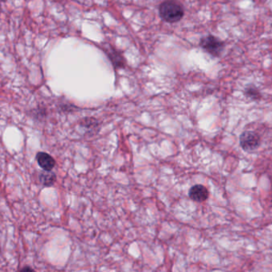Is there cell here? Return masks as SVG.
<instances>
[{
	"label": "cell",
	"instance_id": "obj_2",
	"mask_svg": "<svg viewBox=\"0 0 272 272\" xmlns=\"http://www.w3.org/2000/svg\"><path fill=\"white\" fill-rule=\"evenodd\" d=\"M239 144L244 151H255L260 146V138L255 132L245 131L239 137Z\"/></svg>",
	"mask_w": 272,
	"mask_h": 272
},
{
	"label": "cell",
	"instance_id": "obj_4",
	"mask_svg": "<svg viewBox=\"0 0 272 272\" xmlns=\"http://www.w3.org/2000/svg\"><path fill=\"white\" fill-rule=\"evenodd\" d=\"M191 200L196 202H204L208 198L209 193L206 187L202 185H196L191 188L189 192Z\"/></svg>",
	"mask_w": 272,
	"mask_h": 272
},
{
	"label": "cell",
	"instance_id": "obj_8",
	"mask_svg": "<svg viewBox=\"0 0 272 272\" xmlns=\"http://www.w3.org/2000/svg\"><path fill=\"white\" fill-rule=\"evenodd\" d=\"M22 270H32V269L29 268V267H25V268L22 269Z\"/></svg>",
	"mask_w": 272,
	"mask_h": 272
},
{
	"label": "cell",
	"instance_id": "obj_6",
	"mask_svg": "<svg viewBox=\"0 0 272 272\" xmlns=\"http://www.w3.org/2000/svg\"><path fill=\"white\" fill-rule=\"evenodd\" d=\"M40 182L45 186H51L56 181V175L55 173H51V171L42 172L39 175Z\"/></svg>",
	"mask_w": 272,
	"mask_h": 272
},
{
	"label": "cell",
	"instance_id": "obj_5",
	"mask_svg": "<svg viewBox=\"0 0 272 272\" xmlns=\"http://www.w3.org/2000/svg\"><path fill=\"white\" fill-rule=\"evenodd\" d=\"M38 164L45 171H51L55 166V161L50 154L40 152L36 156Z\"/></svg>",
	"mask_w": 272,
	"mask_h": 272
},
{
	"label": "cell",
	"instance_id": "obj_3",
	"mask_svg": "<svg viewBox=\"0 0 272 272\" xmlns=\"http://www.w3.org/2000/svg\"><path fill=\"white\" fill-rule=\"evenodd\" d=\"M200 46L205 51H208L209 54L216 57L220 56L221 55V52L224 47L223 42L219 40L217 38L211 36V35L201 39Z\"/></svg>",
	"mask_w": 272,
	"mask_h": 272
},
{
	"label": "cell",
	"instance_id": "obj_9",
	"mask_svg": "<svg viewBox=\"0 0 272 272\" xmlns=\"http://www.w3.org/2000/svg\"><path fill=\"white\" fill-rule=\"evenodd\" d=\"M0 251H1V250H0Z\"/></svg>",
	"mask_w": 272,
	"mask_h": 272
},
{
	"label": "cell",
	"instance_id": "obj_1",
	"mask_svg": "<svg viewBox=\"0 0 272 272\" xmlns=\"http://www.w3.org/2000/svg\"><path fill=\"white\" fill-rule=\"evenodd\" d=\"M160 15L164 20L169 23L180 21L184 16V10L179 3L174 0H167L160 6Z\"/></svg>",
	"mask_w": 272,
	"mask_h": 272
},
{
	"label": "cell",
	"instance_id": "obj_7",
	"mask_svg": "<svg viewBox=\"0 0 272 272\" xmlns=\"http://www.w3.org/2000/svg\"><path fill=\"white\" fill-rule=\"evenodd\" d=\"M246 90H247L246 93H247V95L249 97H251V98H254V99H258V97H259V93H258V90L255 89V88H247Z\"/></svg>",
	"mask_w": 272,
	"mask_h": 272
}]
</instances>
